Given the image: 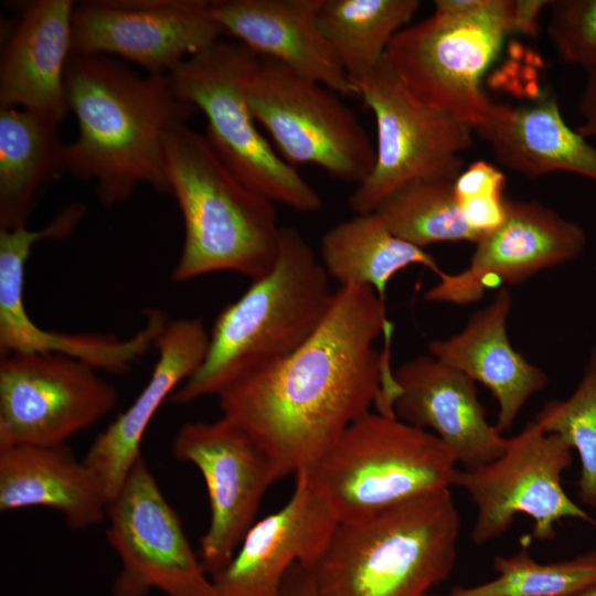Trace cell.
<instances>
[{"mask_svg":"<svg viewBox=\"0 0 596 596\" xmlns=\"http://www.w3.org/2000/svg\"><path fill=\"white\" fill-rule=\"evenodd\" d=\"M389 326L373 288L340 286L305 343L216 395L222 416L265 451L275 481L309 469L373 403L395 392L389 351L373 347Z\"/></svg>","mask_w":596,"mask_h":596,"instance_id":"cell-1","label":"cell"},{"mask_svg":"<svg viewBox=\"0 0 596 596\" xmlns=\"http://www.w3.org/2000/svg\"><path fill=\"white\" fill-rule=\"evenodd\" d=\"M64 86L78 125L65 148L67 173L94 181L105 206L128 200L140 184L170 194L164 134L195 109L174 95L168 75H140L116 57L72 52Z\"/></svg>","mask_w":596,"mask_h":596,"instance_id":"cell-2","label":"cell"},{"mask_svg":"<svg viewBox=\"0 0 596 596\" xmlns=\"http://www.w3.org/2000/svg\"><path fill=\"white\" fill-rule=\"evenodd\" d=\"M163 162L184 225L171 279L184 283L215 272H235L255 280L268 274L276 263L281 228L275 203L246 187L206 137L187 121L168 127Z\"/></svg>","mask_w":596,"mask_h":596,"instance_id":"cell-3","label":"cell"},{"mask_svg":"<svg viewBox=\"0 0 596 596\" xmlns=\"http://www.w3.org/2000/svg\"><path fill=\"white\" fill-rule=\"evenodd\" d=\"M333 292L311 246L297 230L281 226L274 267L222 309L202 364L169 401L184 405L217 395L238 377L289 355L318 329Z\"/></svg>","mask_w":596,"mask_h":596,"instance_id":"cell-4","label":"cell"},{"mask_svg":"<svg viewBox=\"0 0 596 596\" xmlns=\"http://www.w3.org/2000/svg\"><path fill=\"white\" fill-rule=\"evenodd\" d=\"M460 517L449 489L338 522L308 567L319 596H428L449 577Z\"/></svg>","mask_w":596,"mask_h":596,"instance_id":"cell-5","label":"cell"},{"mask_svg":"<svg viewBox=\"0 0 596 596\" xmlns=\"http://www.w3.org/2000/svg\"><path fill=\"white\" fill-rule=\"evenodd\" d=\"M514 33L513 0H436L432 15L392 39L385 57L416 98L475 130L500 110L483 76Z\"/></svg>","mask_w":596,"mask_h":596,"instance_id":"cell-6","label":"cell"},{"mask_svg":"<svg viewBox=\"0 0 596 596\" xmlns=\"http://www.w3.org/2000/svg\"><path fill=\"white\" fill-rule=\"evenodd\" d=\"M456 465L433 433L395 415L368 412L304 471L337 521L345 522L449 489Z\"/></svg>","mask_w":596,"mask_h":596,"instance_id":"cell-7","label":"cell"},{"mask_svg":"<svg viewBox=\"0 0 596 596\" xmlns=\"http://www.w3.org/2000/svg\"><path fill=\"white\" fill-rule=\"evenodd\" d=\"M258 55L221 39L168 74L174 95L200 110L210 145L251 190L301 213L321 210L319 193L278 155L257 128L246 88Z\"/></svg>","mask_w":596,"mask_h":596,"instance_id":"cell-8","label":"cell"},{"mask_svg":"<svg viewBox=\"0 0 596 596\" xmlns=\"http://www.w3.org/2000/svg\"><path fill=\"white\" fill-rule=\"evenodd\" d=\"M352 83L376 124L375 166L348 200L355 214L374 212L394 190L417 179L454 182L461 155L473 142V127L418 98L386 57Z\"/></svg>","mask_w":596,"mask_h":596,"instance_id":"cell-9","label":"cell"},{"mask_svg":"<svg viewBox=\"0 0 596 596\" xmlns=\"http://www.w3.org/2000/svg\"><path fill=\"white\" fill-rule=\"evenodd\" d=\"M246 96L257 124L294 167L317 166L356 185L371 174L375 146L333 91L278 61L258 56Z\"/></svg>","mask_w":596,"mask_h":596,"instance_id":"cell-10","label":"cell"},{"mask_svg":"<svg viewBox=\"0 0 596 596\" xmlns=\"http://www.w3.org/2000/svg\"><path fill=\"white\" fill-rule=\"evenodd\" d=\"M572 450L560 436L531 421L508 438L497 459L475 469H457L453 486L466 490L477 508L472 542L481 545L502 535L520 513L533 520L532 540L554 539L555 525L565 518L596 528V520L562 486V475L573 462Z\"/></svg>","mask_w":596,"mask_h":596,"instance_id":"cell-11","label":"cell"},{"mask_svg":"<svg viewBox=\"0 0 596 596\" xmlns=\"http://www.w3.org/2000/svg\"><path fill=\"white\" fill-rule=\"evenodd\" d=\"M106 539L121 568L113 596H214L210 575L141 455L108 501Z\"/></svg>","mask_w":596,"mask_h":596,"instance_id":"cell-12","label":"cell"},{"mask_svg":"<svg viewBox=\"0 0 596 596\" xmlns=\"http://www.w3.org/2000/svg\"><path fill=\"white\" fill-rule=\"evenodd\" d=\"M88 364L54 353L0 360V446L60 445L113 412L115 386Z\"/></svg>","mask_w":596,"mask_h":596,"instance_id":"cell-13","label":"cell"},{"mask_svg":"<svg viewBox=\"0 0 596 596\" xmlns=\"http://www.w3.org/2000/svg\"><path fill=\"white\" fill-rule=\"evenodd\" d=\"M171 453L192 464L205 482L210 523L198 554L211 577L230 562L255 523L262 499L275 482L270 462L254 438L224 416L183 424Z\"/></svg>","mask_w":596,"mask_h":596,"instance_id":"cell-14","label":"cell"},{"mask_svg":"<svg viewBox=\"0 0 596 596\" xmlns=\"http://www.w3.org/2000/svg\"><path fill=\"white\" fill-rule=\"evenodd\" d=\"M73 50L168 75L222 39L207 0H88L75 4Z\"/></svg>","mask_w":596,"mask_h":596,"instance_id":"cell-15","label":"cell"},{"mask_svg":"<svg viewBox=\"0 0 596 596\" xmlns=\"http://www.w3.org/2000/svg\"><path fill=\"white\" fill-rule=\"evenodd\" d=\"M586 233L576 222L536 201L508 199L505 217L477 243L468 267L443 273L424 300L465 306L503 284H519L582 254Z\"/></svg>","mask_w":596,"mask_h":596,"instance_id":"cell-16","label":"cell"},{"mask_svg":"<svg viewBox=\"0 0 596 596\" xmlns=\"http://www.w3.org/2000/svg\"><path fill=\"white\" fill-rule=\"evenodd\" d=\"M337 519L305 471L290 499L249 528L230 562L211 576L214 596H279L295 564L310 567Z\"/></svg>","mask_w":596,"mask_h":596,"instance_id":"cell-17","label":"cell"},{"mask_svg":"<svg viewBox=\"0 0 596 596\" xmlns=\"http://www.w3.org/2000/svg\"><path fill=\"white\" fill-rule=\"evenodd\" d=\"M394 415L417 428H430L466 469L503 454L508 438L489 424L475 381L433 355H419L394 373Z\"/></svg>","mask_w":596,"mask_h":596,"instance_id":"cell-18","label":"cell"},{"mask_svg":"<svg viewBox=\"0 0 596 596\" xmlns=\"http://www.w3.org/2000/svg\"><path fill=\"white\" fill-rule=\"evenodd\" d=\"M72 0H32L15 6L0 55V107L40 114L57 124L70 107L65 71L73 50Z\"/></svg>","mask_w":596,"mask_h":596,"instance_id":"cell-19","label":"cell"},{"mask_svg":"<svg viewBox=\"0 0 596 596\" xmlns=\"http://www.w3.org/2000/svg\"><path fill=\"white\" fill-rule=\"evenodd\" d=\"M322 0H213L207 13L223 34L341 96L358 89L321 33Z\"/></svg>","mask_w":596,"mask_h":596,"instance_id":"cell-20","label":"cell"},{"mask_svg":"<svg viewBox=\"0 0 596 596\" xmlns=\"http://www.w3.org/2000/svg\"><path fill=\"white\" fill-rule=\"evenodd\" d=\"M209 341L201 319L168 322L155 343L158 359L148 382L128 408L91 444L83 459L102 480L109 500L141 456L140 445L151 419L202 364Z\"/></svg>","mask_w":596,"mask_h":596,"instance_id":"cell-21","label":"cell"},{"mask_svg":"<svg viewBox=\"0 0 596 596\" xmlns=\"http://www.w3.org/2000/svg\"><path fill=\"white\" fill-rule=\"evenodd\" d=\"M106 489L84 459L66 444L0 446V511L44 507L72 530L106 520Z\"/></svg>","mask_w":596,"mask_h":596,"instance_id":"cell-22","label":"cell"},{"mask_svg":"<svg viewBox=\"0 0 596 596\" xmlns=\"http://www.w3.org/2000/svg\"><path fill=\"white\" fill-rule=\"evenodd\" d=\"M512 297L501 288L496 298L473 313L465 328L445 340H433L429 354L489 389L498 402L494 427L510 429L528 400L547 386V375L510 343L507 319Z\"/></svg>","mask_w":596,"mask_h":596,"instance_id":"cell-23","label":"cell"},{"mask_svg":"<svg viewBox=\"0 0 596 596\" xmlns=\"http://www.w3.org/2000/svg\"><path fill=\"white\" fill-rule=\"evenodd\" d=\"M475 134L489 145L497 161L517 173L538 178L571 172L596 187V147L566 124L553 95L524 106L501 105L498 115Z\"/></svg>","mask_w":596,"mask_h":596,"instance_id":"cell-24","label":"cell"},{"mask_svg":"<svg viewBox=\"0 0 596 596\" xmlns=\"http://www.w3.org/2000/svg\"><path fill=\"white\" fill-rule=\"evenodd\" d=\"M24 276L10 272L0 277V352L54 353L79 360L97 371L128 372L155 343L168 323L159 309H147L141 329L128 339L105 333H70L45 330L28 313L23 298Z\"/></svg>","mask_w":596,"mask_h":596,"instance_id":"cell-25","label":"cell"},{"mask_svg":"<svg viewBox=\"0 0 596 596\" xmlns=\"http://www.w3.org/2000/svg\"><path fill=\"white\" fill-rule=\"evenodd\" d=\"M60 124L0 107V228L26 226L38 191L67 173Z\"/></svg>","mask_w":596,"mask_h":596,"instance_id":"cell-26","label":"cell"},{"mask_svg":"<svg viewBox=\"0 0 596 596\" xmlns=\"http://www.w3.org/2000/svg\"><path fill=\"white\" fill-rule=\"evenodd\" d=\"M320 262L340 286H369L385 299L392 277L411 265L444 272L424 248L395 236L375 213L355 214L321 237Z\"/></svg>","mask_w":596,"mask_h":596,"instance_id":"cell-27","label":"cell"},{"mask_svg":"<svg viewBox=\"0 0 596 596\" xmlns=\"http://www.w3.org/2000/svg\"><path fill=\"white\" fill-rule=\"evenodd\" d=\"M419 6L417 0H322L317 22L353 81L385 58L390 42Z\"/></svg>","mask_w":596,"mask_h":596,"instance_id":"cell-28","label":"cell"},{"mask_svg":"<svg viewBox=\"0 0 596 596\" xmlns=\"http://www.w3.org/2000/svg\"><path fill=\"white\" fill-rule=\"evenodd\" d=\"M453 183L438 179L409 181L390 193L374 212L395 236L421 248L440 242L476 244L480 237L465 222Z\"/></svg>","mask_w":596,"mask_h":596,"instance_id":"cell-29","label":"cell"},{"mask_svg":"<svg viewBox=\"0 0 596 596\" xmlns=\"http://www.w3.org/2000/svg\"><path fill=\"white\" fill-rule=\"evenodd\" d=\"M531 542L530 535L523 536L515 553L492 558L494 579L456 586L441 596H573L596 585V549L571 560L539 563L530 553Z\"/></svg>","mask_w":596,"mask_h":596,"instance_id":"cell-30","label":"cell"},{"mask_svg":"<svg viewBox=\"0 0 596 596\" xmlns=\"http://www.w3.org/2000/svg\"><path fill=\"white\" fill-rule=\"evenodd\" d=\"M533 421L576 450L581 461L577 496L596 511V347L575 391L565 400L545 403Z\"/></svg>","mask_w":596,"mask_h":596,"instance_id":"cell-31","label":"cell"},{"mask_svg":"<svg viewBox=\"0 0 596 596\" xmlns=\"http://www.w3.org/2000/svg\"><path fill=\"white\" fill-rule=\"evenodd\" d=\"M549 39L561 60L596 70V0L549 2Z\"/></svg>","mask_w":596,"mask_h":596,"instance_id":"cell-32","label":"cell"},{"mask_svg":"<svg viewBox=\"0 0 596 596\" xmlns=\"http://www.w3.org/2000/svg\"><path fill=\"white\" fill-rule=\"evenodd\" d=\"M504 173L498 167L485 160L470 163L453 183L456 200L480 190L504 191Z\"/></svg>","mask_w":596,"mask_h":596,"instance_id":"cell-33","label":"cell"},{"mask_svg":"<svg viewBox=\"0 0 596 596\" xmlns=\"http://www.w3.org/2000/svg\"><path fill=\"white\" fill-rule=\"evenodd\" d=\"M578 113L582 123L575 128L576 131L586 139H596V70L586 72Z\"/></svg>","mask_w":596,"mask_h":596,"instance_id":"cell-34","label":"cell"},{"mask_svg":"<svg viewBox=\"0 0 596 596\" xmlns=\"http://www.w3.org/2000/svg\"><path fill=\"white\" fill-rule=\"evenodd\" d=\"M550 1L544 0H515L514 26L515 33L535 35L539 32L540 17Z\"/></svg>","mask_w":596,"mask_h":596,"instance_id":"cell-35","label":"cell"},{"mask_svg":"<svg viewBox=\"0 0 596 596\" xmlns=\"http://www.w3.org/2000/svg\"><path fill=\"white\" fill-rule=\"evenodd\" d=\"M279 596H319L310 570L295 564L284 579Z\"/></svg>","mask_w":596,"mask_h":596,"instance_id":"cell-36","label":"cell"},{"mask_svg":"<svg viewBox=\"0 0 596 596\" xmlns=\"http://www.w3.org/2000/svg\"><path fill=\"white\" fill-rule=\"evenodd\" d=\"M573 596H596V585Z\"/></svg>","mask_w":596,"mask_h":596,"instance_id":"cell-37","label":"cell"},{"mask_svg":"<svg viewBox=\"0 0 596 596\" xmlns=\"http://www.w3.org/2000/svg\"><path fill=\"white\" fill-rule=\"evenodd\" d=\"M428 596H430V595H428Z\"/></svg>","mask_w":596,"mask_h":596,"instance_id":"cell-38","label":"cell"}]
</instances>
